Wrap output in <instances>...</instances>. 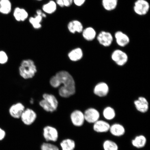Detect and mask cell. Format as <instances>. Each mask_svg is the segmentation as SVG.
<instances>
[{"label": "cell", "mask_w": 150, "mask_h": 150, "mask_svg": "<svg viewBox=\"0 0 150 150\" xmlns=\"http://www.w3.org/2000/svg\"><path fill=\"white\" fill-rule=\"evenodd\" d=\"M50 84L52 87L57 88L62 85L59 89V95L63 98H68L76 92V86L73 77L68 72L61 71L50 78Z\"/></svg>", "instance_id": "obj_1"}, {"label": "cell", "mask_w": 150, "mask_h": 150, "mask_svg": "<svg viewBox=\"0 0 150 150\" xmlns=\"http://www.w3.org/2000/svg\"><path fill=\"white\" fill-rule=\"evenodd\" d=\"M20 76L25 79L32 78L37 72L34 62L31 59H24L21 63L19 68Z\"/></svg>", "instance_id": "obj_2"}, {"label": "cell", "mask_w": 150, "mask_h": 150, "mask_svg": "<svg viewBox=\"0 0 150 150\" xmlns=\"http://www.w3.org/2000/svg\"><path fill=\"white\" fill-rule=\"evenodd\" d=\"M43 99L39 102L40 106L47 112H52L57 110L59 102L54 95L44 93L42 95Z\"/></svg>", "instance_id": "obj_3"}, {"label": "cell", "mask_w": 150, "mask_h": 150, "mask_svg": "<svg viewBox=\"0 0 150 150\" xmlns=\"http://www.w3.org/2000/svg\"><path fill=\"white\" fill-rule=\"evenodd\" d=\"M150 8L149 4L146 0H137L134 2V10L139 16H145L149 12Z\"/></svg>", "instance_id": "obj_4"}, {"label": "cell", "mask_w": 150, "mask_h": 150, "mask_svg": "<svg viewBox=\"0 0 150 150\" xmlns=\"http://www.w3.org/2000/svg\"><path fill=\"white\" fill-rule=\"evenodd\" d=\"M43 137L47 142H56L59 138V133L55 127L47 126L43 129Z\"/></svg>", "instance_id": "obj_5"}, {"label": "cell", "mask_w": 150, "mask_h": 150, "mask_svg": "<svg viewBox=\"0 0 150 150\" xmlns=\"http://www.w3.org/2000/svg\"><path fill=\"white\" fill-rule=\"evenodd\" d=\"M99 44L104 47H109L111 45L113 41V37L112 34L106 31H102L97 36Z\"/></svg>", "instance_id": "obj_6"}, {"label": "cell", "mask_w": 150, "mask_h": 150, "mask_svg": "<svg viewBox=\"0 0 150 150\" xmlns=\"http://www.w3.org/2000/svg\"><path fill=\"white\" fill-rule=\"evenodd\" d=\"M112 59L117 64L123 66L128 61V57L125 52L120 50H116L112 52Z\"/></svg>", "instance_id": "obj_7"}, {"label": "cell", "mask_w": 150, "mask_h": 150, "mask_svg": "<svg viewBox=\"0 0 150 150\" xmlns=\"http://www.w3.org/2000/svg\"><path fill=\"white\" fill-rule=\"evenodd\" d=\"M37 117V114L33 110L27 108L24 110L20 118L24 124L29 125L34 122Z\"/></svg>", "instance_id": "obj_8"}, {"label": "cell", "mask_w": 150, "mask_h": 150, "mask_svg": "<svg viewBox=\"0 0 150 150\" xmlns=\"http://www.w3.org/2000/svg\"><path fill=\"white\" fill-rule=\"evenodd\" d=\"M114 37L118 45L122 47L126 46L130 42V39L128 35L120 31L116 32Z\"/></svg>", "instance_id": "obj_9"}, {"label": "cell", "mask_w": 150, "mask_h": 150, "mask_svg": "<svg viewBox=\"0 0 150 150\" xmlns=\"http://www.w3.org/2000/svg\"><path fill=\"white\" fill-rule=\"evenodd\" d=\"M24 110L25 107L23 104L21 103H18L11 106L9 112L11 117L15 119H19Z\"/></svg>", "instance_id": "obj_10"}, {"label": "cell", "mask_w": 150, "mask_h": 150, "mask_svg": "<svg viewBox=\"0 0 150 150\" xmlns=\"http://www.w3.org/2000/svg\"><path fill=\"white\" fill-rule=\"evenodd\" d=\"M71 119L73 124L76 127L81 126L85 120L84 114L79 110H74L71 113Z\"/></svg>", "instance_id": "obj_11"}, {"label": "cell", "mask_w": 150, "mask_h": 150, "mask_svg": "<svg viewBox=\"0 0 150 150\" xmlns=\"http://www.w3.org/2000/svg\"><path fill=\"white\" fill-rule=\"evenodd\" d=\"M84 115L85 120L90 123H95L98 120L100 117L99 112L93 108H89L86 110Z\"/></svg>", "instance_id": "obj_12"}, {"label": "cell", "mask_w": 150, "mask_h": 150, "mask_svg": "<svg viewBox=\"0 0 150 150\" xmlns=\"http://www.w3.org/2000/svg\"><path fill=\"white\" fill-rule=\"evenodd\" d=\"M67 29L72 34L81 33L84 29L83 24L78 20H73L67 24Z\"/></svg>", "instance_id": "obj_13"}, {"label": "cell", "mask_w": 150, "mask_h": 150, "mask_svg": "<svg viewBox=\"0 0 150 150\" xmlns=\"http://www.w3.org/2000/svg\"><path fill=\"white\" fill-rule=\"evenodd\" d=\"M13 16L16 21L24 22L28 18L29 14L25 9L16 7L14 11Z\"/></svg>", "instance_id": "obj_14"}, {"label": "cell", "mask_w": 150, "mask_h": 150, "mask_svg": "<svg viewBox=\"0 0 150 150\" xmlns=\"http://www.w3.org/2000/svg\"><path fill=\"white\" fill-rule=\"evenodd\" d=\"M134 104L137 109L141 112L144 113L149 109V103L144 97H139L138 100L134 101Z\"/></svg>", "instance_id": "obj_15"}, {"label": "cell", "mask_w": 150, "mask_h": 150, "mask_svg": "<svg viewBox=\"0 0 150 150\" xmlns=\"http://www.w3.org/2000/svg\"><path fill=\"white\" fill-rule=\"evenodd\" d=\"M108 91V86L104 82H100L97 84L94 89V93L95 94L100 97L106 96Z\"/></svg>", "instance_id": "obj_16"}, {"label": "cell", "mask_w": 150, "mask_h": 150, "mask_svg": "<svg viewBox=\"0 0 150 150\" xmlns=\"http://www.w3.org/2000/svg\"><path fill=\"white\" fill-rule=\"evenodd\" d=\"M110 125L107 122L102 120H98L94 123V130L97 132H105L110 130Z\"/></svg>", "instance_id": "obj_17"}, {"label": "cell", "mask_w": 150, "mask_h": 150, "mask_svg": "<svg viewBox=\"0 0 150 150\" xmlns=\"http://www.w3.org/2000/svg\"><path fill=\"white\" fill-rule=\"evenodd\" d=\"M83 52L81 48L77 47L71 50L69 52L68 56L71 61L76 62L80 60L83 57Z\"/></svg>", "instance_id": "obj_18"}, {"label": "cell", "mask_w": 150, "mask_h": 150, "mask_svg": "<svg viewBox=\"0 0 150 150\" xmlns=\"http://www.w3.org/2000/svg\"><path fill=\"white\" fill-rule=\"evenodd\" d=\"M82 33L83 38L88 42L93 41L97 36L96 31L92 27H88L84 29Z\"/></svg>", "instance_id": "obj_19"}, {"label": "cell", "mask_w": 150, "mask_h": 150, "mask_svg": "<svg viewBox=\"0 0 150 150\" xmlns=\"http://www.w3.org/2000/svg\"><path fill=\"white\" fill-rule=\"evenodd\" d=\"M57 6L55 1L50 0L43 5L42 10L46 14H52L56 12Z\"/></svg>", "instance_id": "obj_20"}, {"label": "cell", "mask_w": 150, "mask_h": 150, "mask_svg": "<svg viewBox=\"0 0 150 150\" xmlns=\"http://www.w3.org/2000/svg\"><path fill=\"white\" fill-rule=\"evenodd\" d=\"M109 130L113 136L117 137L123 135L125 132L124 127L119 124H115L110 126Z\"/></svg>", "instance_id": "obj_21"}, {"label": "cell", "mask_w": 150, "mask_h": 150, "mask_svg": "<svg viewBox=\"0 0 150 150\" xmlns=\"http://www.w3.org/2000/svg\"><path fill=\"white\" fill-rule=\"evenodd\" d=\"M43 18L39 15H36L34 16H31L29 19L30 24L35 29H39L42 27V23Z\"/></svg>", "instance_id": "obj_22"}, {"label": "cell", "mask_w": 150, "mask_h": 150, "mask_svg": "<svg viewBox=\"0 0 150 150\" xmlns=\"http://www.w3.org/2000/svg\"><path fill=\"white\" fill-rule=\"evenodd\" d=\"M118 0H102V5L105 10L108 11H113L117 8Z\"/></svg>", "instance_id": "obj_23"}, {"label": "cell", "mask_w": 150, "mask_h": 150, "mask_svg": "<svg viewBox=\"0 0 150 150\" xmlns=\"http://www.w3.org/2000/svg\"><path fill=\"white\" fill-rule=\"evenodd\" d=\"M12 9V4L9 0H0V12L7 14Z\"/></svg>", "instance_id": "obj_24"}, {"label": "cell", "mask_w": 150, "mask_h": 150, "mask_svg": "<svg viewBox=\"0 0 150 150\" xmlns=\"http://www.w3.org/2000/svg\"><path fill=\"white\" fill-rule=\"evenodd\" d=\"M60 146L62 150H74L76 147V143L74 140L66 139L62 141Z\"/></svg>", "instance_id": "obj_25"}, {"label": "cell", "mask_w": 150, "mask_h": 150, "mask_svg": "<svg viewBox=\"0 0 150 150\" xmlns=\"http://www.w3.org/2000/svg\"><path fill=\"white\" fill-rule=\"evenodd\" d=\"M147 140L145 137L140 135L137 136L132 141V145L137 148H142L145 146Z\"/></svg>", "instance_id": "obj_26"}, {"label": "cell", "mask_w": 150, "mask_h": 150, "mask_svg": "<svg viewBox=\"0 0 150 150\" xmlns=\"http://www.w3.org/2000/svg\"><path fill=\"white\" fill-rule=\"evenodd\" d=\"M103 115L106 119L111 120L115 117V112L113 108L108 107L105 109L103 111Z\"/></svg>", "instance_id": "obj_27"}, {"label": "cell", "mask_w": 150, "mask_h": 150, "mask_svg": "<svg viewBox=\"0 0 150 150\" xmlns=\"http://www.w3.org/2000/svg\"><path fill=\"white\" fill-rule=\"evenodd\" d=\"M104 150H118V147L115 142L110 140H107L103 144Z\"/></svg>", "instance_id": "obj_28"}, {"label": "cell", "mask_w": 150, "mask_h": 150, "mask_svg": "<svg viewBox=\"0 0 150 150\" xmlns=\"http://www.w3.org/2000/svg\"><path fill=\"white\" fill-rule=\"evenodd\" d=\"M41 149V150H60L57 146L48 142L43 143Z\"/></svg>", "instance_id": "obj_29"}, {"label": "cell", "mask_w": 150, "mask_h": 150, "mask_svg": "<svg viewBox=\"0 0 150 150\" xmlns=\"http://www.w3.org/2000/svg\"><path fill=\"white\" fill-rule=\"evenodd\" d=\"M8 61V57L6 53L3 51H0V64H5Z\"/></svg>", "instance_id": "obj_30"}, {"label": "cell", "mask_w": 150, "mask_h": 150, "mask_svg": "<svg viewBox=\"0 0 150 150\" xmlns=\"http://www.w3.org/2000/svg\"><path fill=\"white\" fill-rule=\"evenodd\" d=\"M86 0H73V3L77 6L80 7L85 3Z\"/></svg>", "instance_id": "obj_31"}, {"label": "cell", "mask_w": 150, "mask_h": 150, "mask_svg": "<svg viewBox=\"0 0 150 150\" xmlns=\"http://www.w3.org/2000/svg\"><path fill=\"white\" fill-rule=\"evenodd\" d=\"M64 7H69L73 3V0H63Z\"/></svg>", "instance_id": "obj_32"}, {"label": "cell", "mask_w": 150, "mask_h": 150, "mask_svg": "<svg viewBox=\"0 0 150 150\" xmlns=\"http://www.w3.org/2000/svg\"><path fill=\"white\" fill-rule=\"evenodd\" d=\"M6 133L4 130L0 127V141L3 140L5 137Z\"/></svg>", "instance_id": "obj_33"}, {"label": "cell", "mask_w": 150, "mask_h": 150, "mask_svg": "<svg viewBox=\"0 0 150 150\" xmlns=\"http://www.w3.org/2000/svg\"><path fill=\"white\" fill-rule=\"evenodd\" d=\"M36 13L37 15H39V16H42L43 18H45L46 17V14L43 12L41 9H37L36 11Z\"/></svg>", "instance_id": "obj_34"}, {"label": "cell", "mask_w": 150, "mask_h": 150, "mask_svg": "<svg viewBox=\"0 0 150 150\" xmlns=\"http://www.w3.org/2000/svg\"><path fill=\"white\" fill-rule=\"evenodd\" d=\"M55 2L56 4L59 6L60 7H64L63 0H56Z\"/></svg>", "instance_id": "obj_35"}, {"label": "cell", "mask_w": 150, "mask_h": 150, "mask_svg": "<svg viewBox=\"0 0 150 150\" xmlns=\"http://www.w3.org/2000/svg\"><path fill=\"white\" fill-rule=\"evenodd\" d=\"M35 1H43V0H35Z\"/></svg>", "instance_id": "obj_36"}]
</instances>
